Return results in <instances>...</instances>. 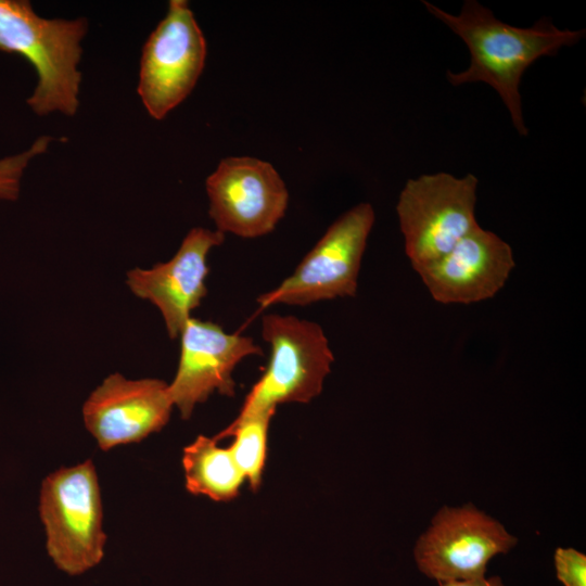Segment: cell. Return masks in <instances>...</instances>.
<instances>
[{
  "label": "cell",
  "mask_w": 586,
  "mask_h": 586,
  "mask_svg": "<svg viewBox=\"0 0 586 586\" xmlns=\"http://www.w3.org/2000/svg\"><path fill=\"white\" fill-rule=\"evenodd\" d=\"M51 140L49 136H41L28 150L0 160V199L12 201L18 196L25 168L31 158L47 151Z\"/></svg>",
  "instance_id": "cell-16"
},
{
  "label": "cell",
  "mask_w": 586,
  "mask_h": 586,
  "mask_svg": "<svg viewBox=\"0 0 586 586\" xmlns=\"http://www.w3.org/2000/svg\"><path fill=\"white\" fill-rule=\"evenodd\" d=\"M514 265L511 246L477 226L448 253L417 272L436 302L472 304L495 296Z\"/></svg>",
  "instance_id": "cell-13"
},
{
  "label": "cell",
  "mask_w": 586,
  "mask_h": 586,
  "mask_svg": "<svg viewBox=\"0 0 586 586\" xmlns=\"http://www.w3.org/2000/svg\"><path fill=\"white\" fill-rule=\"evenodd\" d=\"M174 407L168 384L158 379L129 380L109 375L85 402L87 430L102 450L138 443L161 431Z\"/></svg>",
  "instance_id": "cell-11"
},
{
  "label": "cell",
  "mask_w": 586,
  "mask_h": 586,
  "mask_svg": "<svg viewBox=\"0 0 586 586\" xmlns=\"http://www.w3.org/2000/svg\"><path fill=\"white\" fill-rule=\"evenodd\" d=\"M262 336L270 345L268 366L239 415L276 410L283 403H308L321 393L334 361L322 328L291 315L268 314Z\"/></svg>",
  "instance_id": "cell-5"
},
{
  "label": "cell",
  "mask_w": 586,
  "mask_h": 586,
  "mask_svg": "<svg viewBox=\"0 0 586 586\" xmlns=\"http://www.w3.org/2000/svg\"><path fill=\"white\" fill-rule=\"evenodd\" d=\"M438 586H506L499 576L438 582Z\"/></svg>",
  "instance_id": "cell-18"
},
{
  "label": "cell",
  "mask_w": 586,
  "mask_h": 586,
  "mask_svg": "<svg viewBox=\"0 0 586 586\" xmlns=\"http://www.w3.org/2000/svg\"><path fill=\"white\" fill-rule=\"evenodd\" d=\"M87 30L85 18H44L27 0H0V51L20 54L34 66L38 81L27 104L37 115L76 114Z\"/></svg>",
  "instance_id": "cell-2"
},
{
  "label": "cell",
  "mask_w": 586,
  "mask_h": 586,
  "mask_svg": "<svg viewBox=\"0 0 586 586\" xmlns=\"http://www.w3.org/2000/svg\"><path fill=\"white\" fill-rule=\"evenodd\" d=\"M375 215L369 203L342 214L304 256L291 276L257 297L262 309L278 305L305 306L355 296L361 259Z\"/></svg>",
  "instance_id": "cell-6"
},
{
  "label": "cell",
  "mask_w": 586,
  "mask_h": 586,
  "mask_svg": "<svg viewBox=\"0 0 586 586\" xmlns=\"http://www.w3.org/2000/svg\"><path fill=\"white\" fill-rule=\"evenodd\" d=\"M275 412L276 410H265L239 415L214 437L216 441L233 438L228 447L238 468L254 491L262 484L267 457L268 429Z\"/></svg>",
  "instance_id": "cell-15"
},
{
  "label": "cell",
  "mask_w": 586,
  "mask_h": 586,
  "mask_svg": "<svg viewBox=\"0 0 586 586\" xmlns=\"http://www.w3.org/2000/svg\"><path fill=\"white\" fill-rule=\"evenodd\" d=\"M495 519L471 504L442 508L415 547V560L425 576L438 582L485 576L487 564L517 544Z\"/></svg>",
  "instance_id": "cell-8"
},
{
  "label": "cell",
  "mask_w": 586,
  "mask_h": 586,
  "mask_svg": "<svg viewBox=\"0 0 586 586\" xmlns=\"http://www.w3.org/2000/svg\"><path fill=\"white\" fill-rule=\"evenodd\" d=\"M428 11L446 24L467 44L471 60L460 73H447L454 86L482 81L493 87L507 106L521 136L527 135L519 86L524 72L539 58L552 56L581 40L585 30L559 29L543 18L531 28L499 21L477 1H464L458 15L423 1Z\"/></svg>",
  "instance_id": "cell-1"
},
{
  "label": "cell",
  "mask_w": 586,
  "mask_h": 586,
  "mask_svg": "<svg viewBox=\"0 0 586 586\" xmlns=\"http://www.w3.org/2000/svg\"><path fill=\"white\" fill-rule=\"evenodd\" d=\"M557 578L563 586H586V556L574 548L558 547L553 555Z\"/></svg>",
  "instance_id": "cell-17"
},
{
  "label": "cell",
  "mask_w": 586,
  "mask_h": 586,
  "mask_svg": "<svg viewBox=\"0 0 586 586\" xmlns=\"http://www.w3.org/2000/svg\"><path fill=\"white\" fill-rule=\"evenodd\" d=\"M39 513L47 534V551L69 575L92 569L103 558L102 502L91 460L49 474L42 482Z\"/></svg>",
  "instance_id": "cell-3"
},
{
  "label": "cell",
  "mask_w": 586,
  "mask_h": 586,
  "mask_svg": "<svg viewBox=\"0 0 586 586\" xmlns=\"http://www.w3.org/2000/svg\"><path fill=\"white\" fill-rule=\"evenodd\" d=\"M180 357L169 394L182 419L217 391L234 395L232 372L247 356L263 355L252 337L225 332L220 326L190 318L180 333Z\"/></svg>",
  "instance_id": "cell-10"
},
{
  "label": "cell",
  "mask_w": 586,
  "mask_h": 586,
  "mask_svg": "<svg viewBox=\"0 0 586 586\" xmlns=\"http://www.w3.org/2000/svg\"><path fill=\"white\" fill-rule=\"evenodd\" d=\"M206 41L189 3L171 0L148 37L140 60L138 94L154 119H163L193 90L206 59Z\"/></svg>",
  "instance_id": "cell-7"
},
{
  "label": "cell",
  "mask_w": 586,
  "mask_h": 586,
  "mask_svg": "<svg viewBox=\"0 0 586 586\" xmlns=\"http://www.w3.org/2000/svg\"><path fill=\"white\" fill-rule=\"evenodd\" d=\"M224 240L225 234L218 230L193 228L171 259L127 272V285L135 295L158 308L169 337L180 335L191 311L206 295L207 255Z\"/></svg>",
  "instance_id": "cell-12"
},
{
  "label": "cell",
  "mask_w": 586,
  "mask_h": 586,
  "mask_svg": "<svg viewBox=\"0 0 586 586\" xmlns=\"http://www.w3.org/2000/svg\"><path fill=\"white\" fill-rule=\"evenodd\" d=\"M209 216L221 233L252 239L271 232L284 216L289 192L279 173L265 161L231 156L206 178Z\"/></svg>",
  "instance_id": "cell-9"
},
{
  "label": "cell",
  "mask_w": 586,
  "mask_h": 586,
  "mask_svg": "<svg viewBox=\"0 0 586 586\" xmlns=\"http://www.w3.org/2000/svg\"><path fill=\"white\" fill-rule=\"evenodd\" d=\"M479 180L447 173L409 179L403 188L396 212L412 268H420L448 253L480 226L475 219Z\"/></svg>",
  "instance_id": "cell-4"
},
{
  "label": "cell",
  "mask_w": 586,
  "mask_h": 586,
  "mask_svg": "<svg viewBox=\"0 0 586 586\" xmlns=\"http://www.w3.org/2000/svg\"><path fill=\"white\" fill-rule=\"evenodd\" d=\"M182 466L187 491L215 501L235 498L245 481L229 447L218 446L214 437L200 435L184 447Z\"/></svg>",
  "instance_id": "cell-14"
}]
</instances>
